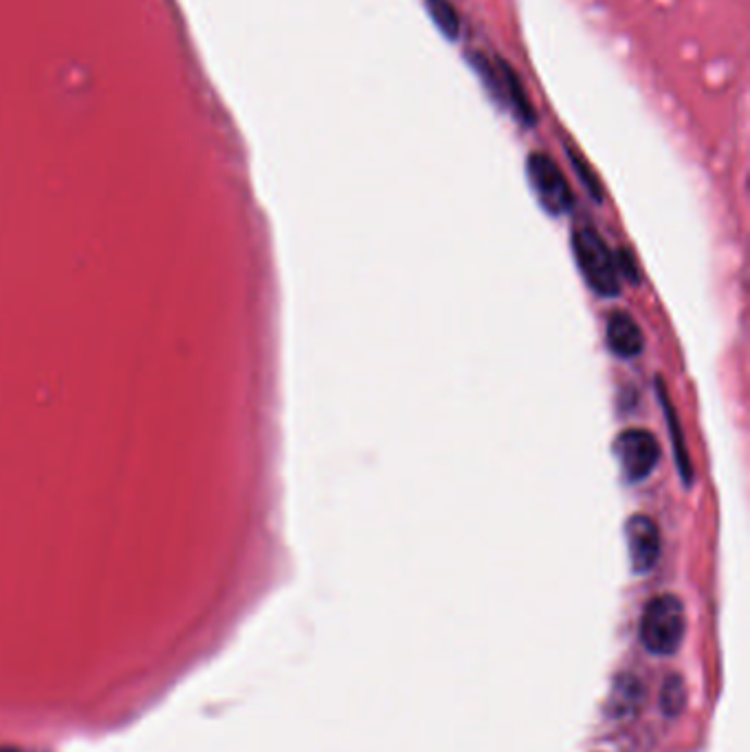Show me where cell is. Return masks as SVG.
Listing matches in <instances>:
<instances>
[{
    "mask_svg": "<svg viewBox=\"0 0 750 752\" xmlns=\"http://www.w3.org/2000/svg\"><path fill=\"white\" fill-rule=\"evenodd\" d=\"M496 64L500 68V75H502V88H504V106L509 111H513V115L517 117L520 124H526V126H535L537 122V113L526 96V90H524V84L522 79L517 77V73L513 71V66L509 62H504L502 58H496Z\"/></svg>",
    "mask_w": 750,
    "mask_h": 752,
    "instance_id": "obj_7",
    "label": "cell"
},
{
    "mask_svg": "<svg viewBox=\"0 0 750 752\" xmlns=\"http://www.w3.org/2000/svg\"><path fill=\"white\" fill-rule=\"evenodd\" d=\"M640 698H642V691H640L638 680L625 678L623 682H616L614 693L610 698V709L618 717H629L638 709Z\"/></svg>",
    "mask_w": 750,
    "mask_h": 752,
    "instance_id": "obj_9",
    "label": "cell"
},
{
    "mask_svg": "<svg viewBox=\"0 0 750 752\" xmlns=\"http://www.w3.org/2000/svg\"><path fill=\"white\" fill-rule=\"evenodd\" d=\"M614 453L623 480L629 485L647 480L661 462L659 438L647 429H627L614 440Z\"/></svg>",
    "mask_w": 750,
    "mask_h": 752,
    "instance_id": "obj_4",
    "label": "cell"
},
{
    "mask_svg": "<svg viewBox=\"0 0 750 752\" xmlns=\"http://www.w3.org/2000/svg\"><path fill=\"white\" fill-rule=\"evenodd\" d=\"M0 752H18V750H12V748H0Z\"/></svg>",
    "mask_w": 750,
    "mask_h": 752,
    "instance_id": "obj_13",
    "label": "cell"
},
{
    "mask_svg": "<svg viewBox=\"0 0 750 752\" xmlns=\"http://www.w3.org/2000/svg\"><path fill=\"white\" fill-rule=\"evenodd\" d=\"M661 401L665 405V412H667V418H670V425L674 427L672 429V436H674V444H676V455H678V468H680V474L685 478V482L691 480V468H689V455H687V449H685V442H683V434L678 436V421L674 416V408L670 405L667 397H665V390H661Z\"/></svg>",
    "mask_w": 750,
    "mask_h": 752,
    "instance_id": "obj_11",
    "label": "cell"
},
{
    "mask_svg": "<svg viewBox=\"0 0 750 752\" xmlns=\"http://www.w3.org/2000/svg\"><path fill=\"white\" fill-rule=\"evenodd\" d=\"M685 702H687V693H685V685L678 676H672L667 678V682L663 685V693H661V706L663 711L674 717L678 715L683 709H685Z\"/></svg>",
    "mask_w": 750,
    "mask_h": 752,
    "instance_id": "obj_10",
    "label": "cell"
},
{
    "mask_svg": "<svg viewBox=\"0 0 750 752\" xmlns=\"http://www.w3.org/2000/svg\"><path fill=\"white\" fill-rule=\"evenodd\" d=\"M568 156H571V163L575 165V170H577L582 183L586 185V190H588L597 201H601V185H599L595 172L588 167V163H586L573 148H568Z\"/></svg>",
    "mask_w": 750,
    "mask_h": 752,
    "instance_id": "obj_12",
    "label": "cell"
},
{
    "mask_svg": "<svg viewBox=\"0 0 750 752\" xmlns=\"http://www.w3.org/2000/svg\"><path fill=\"white\" fill-rule=\"evenodd\" d=\"M685 605L674 594L653 597L640 618V642L653 655H674L685 638Z\"/></svg>",
    "mask_w": 750,
    "mask_h": 752,
    "instance_id": "obj_1",
    "label": "cell"
},
{
    "mask_svg": "<svg viewBox=\"0 0 750 752\" xmlns=\"http://www.w3.org/2000/svg\"><path fill=\"white\" fill-rule=\"evenodd\" d=\"M427 14L432 18V23L440 29V34L447 40H458L462 34V23L460 16L455 12V8L449 3V0H425Z\"/></svg>",
    "mask_w": 750,
    "mask_h": 752,
    "instance_id": "obj_8",
    "label": "cell"
},
{
    "mask_svg": "<svg viewBox=\"0 0 750 752\" xmlns=\"http://www.w3.org/2000/svg\"><path fill=\"white\" fill-rule=\"evenodd\" d=\"M573 249L588 287L601 298H616L621 293L616 258L599 231L592 227L577 229L573 236Z\"/></svg>",
    "mask_w": 750,
    "mask_h": 752,
    "instance_id": "obj_2",
    "label": "cell"
},
{
    "mask_svg": "<svg viewBox=\"0 0 750 752\" xmlns=\"http://www.w3.org/2000/svg\"><path fill=\"white\" fill-rule=\"evenodd\" d=\"M605 337H608V348L621 359H634L645 348L642 330L638 328L636 319L623 311H616L608 317Z\"/></svg>",
    "mask_w": 750,
    "mask_h": 752,
    "instance_id": "obj_6",
    "label": "cell"
},
{
    "mask_svg": "<svg viewBox=\"0 0 750 752\" xmlns=\"http://www.w3.org/2000/svg\"><path fill=\"white\" fill-rule=\"evenodd\" d=\"M629 563L636 575L649 573L661 556V530L647 515H634L625 524Z\"/></svg>",
    "mask_w": 750,
    "mask_h": 752,
    "instance_id": "obj_5",
    "label": "cell"
},
{
    "mask_svg": "<svg viewBox=\"0 0 750 752\" xmlns=\"http://www.w3.org/2000/svg\"><path fill=\"white\" fill-rule=\"evenodd\" d=\"M528 170V180L533 192L539 201V205L550 214V216H561L568 214L575 205L573 190L564 176V172L559 170V165L543 152H533L526 163Z\"/></svg>",
    "mask_w": 750,
    "mask_h": 752,
    "instance_id": "obj_3",
    "label": "cell"
}]
</instances>
